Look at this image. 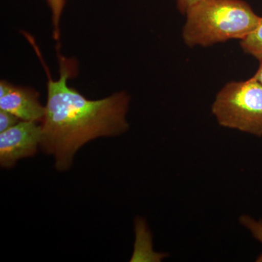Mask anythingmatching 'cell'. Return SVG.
<instances>
[{
	"label": "cell",
	"instance_id": "7a4b0ae2",
	"mask_svg": "<svg viewBox=\"0 0 262 262\" xmlns=\"http://www.w3.org/2000/svg\"><path fill=\"white\" fill-rule=\"evenodd\" d=\"M186 15L182 37L189 47L241 40L257 27L261 18L243 0H200Z\"/></svg>",
	"mask_w": 262,
	"mask_h": 262
},
{
	"label": "cell",
	"instance_id": "277c9868",
	"mask_svg": "<svg viewBox=\"0 0 262 262\" xmlns=\"http://www.w3.org/2000/svg\"><path fill=\"white\" fill-rule=\"evenodd\" d=\"M42 135V125L34 121H20L0 133L2 168H13L19 160L34 156L40 146Z\"/></svg>",
	"mask_w": 262,
	"mask_h": 262
},
{
	"label": "cell",
	"instance_id": "52a82bcc",
	"mask_svg": "<svg viewBox=\"0 0 262 262\" xmlns=\"http://www.w3.org/2000/svg\"><path fill=\"white\" fill-rule=\"evenodd\" d=\"M52 14V23L53 27V38L58 40L60 37V20L64 8L66 0H46Z\"/></svg>",
	"mask_w": 262,
	"mask_h": 262
},
{
	"label": "cell",
	"instance_id": "8fae6325",
	"mask_svg": "<svg viewBox=\"0 0 262 262\" xmlns=\"http://www.w3.org/2000/svg\"><path fill=\"white\" fill-rule=\"evenodd\" d=\"M253 77L262 84V61H260L259 67H258L257 72Z\"/></svg>",
	"mask_w": 262,
	"mask_h": 262
},
{
	"label": "cell",
	"instance_id": "3957f363",
	"mask_svg": "<svg viewBox=\"0 0 262 262\" xmlns=\"http://www.w3.org/2000/svg\"><path fill=\"white\" fill-rule=\"evenodd\" d=\"M212 113L221 126L261 137L262 84L253 77L229 82L215 96Z\"/></svg>",
	"mask_w": 262,
	"mask_h": 262
},
{
	"label": "cell",
	"instance_id": "9c48e42d",
	"mask_svg": "<svg viewBox=\"0 0 262 262\" xmlns=\"http://www.w3.org/2000/svg\"><path fill=\"white\" fill-rule=\"evenodd\" d=\"M21 120L13 114L0 110V133L8 130Z\"/></svg>",
	"mask_w": 262,
	"mask_h": 262
},
{
	"label": "cell",
	"instance_id": "5b68a950",
	"mask_svg": "<svg viewBox=\"0 0 262 262\" xmlns=\"http://www.w3.org/2000/svg\"><path fill=\"white\" fill-rule=\"evenodd\" d=\"M0 110L13 114L21 121L37 122H42L46 112L36 90L4 80L0 82Z\"/></svg>",
	"mask_w": 262,
	"mask_h": 262
},
{
	"label": "cell",
	"instance_id": "8992f818",
	"mask_svg": "<svg viewBox=\"0 0 262 262\" xmlns=\"http://www.w3.org/2000/svg\"><path fill=\"white\" fill-rule=\"evenodd\" d=\"M241 41V48L245 53L262 61V18L257 27Z\"/></svg>",
	"mask_w": 262,
	"mask_h": 262
},
{
	"label": "cell",
	"instance_id": "ba28073f",
	"mask_svg": "<svg viewBox=\"0 0 262 262\" xmlns=\"http://www.w3.org/2000/svg\"><path fill=\"white\" fill-rule=\"evenodd\" d=\"M239 222L243 227L247 229L252 234L255 239L262 244V220H256L248 215H243L239 217ZM256 261L262 262V253L259 255Z\"/></svg>",
	"mask_w": 262,
	"mask_h": 262
},
{
	"label": "cell",
	"instance_id": "6da1fadb",
	"mask_svg": "<svg viewBox=\"0 0 262 262\" xmlns=\"http://www.w3.org/2000/svg\"><path fill=\"white\" fill-rule=\"evenodd\" d=\"M26 35L36 48L48 77L40 147L46 154L54 156L57 170L66 171L72 167L76 152L89 141L121 135L128 130L130 96L120 91L102 99H88L69 85L68 80L77 73V65L75 60L60 53L59 77L53 80L32 37Z\"/></svg>",
	"mask_w": 262,
	"mask_h": 262
},
{
	"label": "cell",
	"instance_id": "30bf717a",
	"mask_svg": "<svg viewBox=\"0 0 262 262\" xmlns=\"http://www.w3.org/2000/svg\"><path fill=\"white\" fill-rule=\"evenodd\" d=\"M199 1L200 0H177V8L180 13L186 14L189 8Z\"/></svg>",
	"mask_w": 262,
	"mask_h": 262
}]
</instances>
